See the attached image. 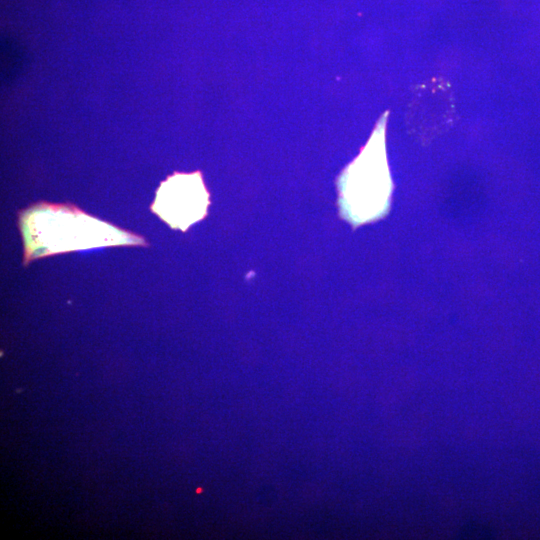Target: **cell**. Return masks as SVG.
Instances as JSON below:
<instances>
[{
	"mask_svg": "<svg viewBox=\"0 0 540 540\" xmlns=\"http://www.w3.org/2000/svg\"><path fill=\"white\" fill-rule=\"evenodd\" d=\"M25 257L30 260L72 250L70 234L79 249L101 245L134 244L141 239L86 215L75 207L42 203L21 218Z\"/></svg>",
	"mask_w": 540,
	"mask_h": 540,
	"instance_id": "obj_1",
	"label": "cell"
},
{
	"mask_svg": "<svg viewBox=\"0 0 540 540\" xmlns=\"http://www.w3.org/2000/svg\"><path fill=\"white\" fill-rule=\"evenodd\" d=\"M208 197L199 172L175 173L161 183L151 209L171 227L185 231L205 216Z\"/></svg>",
	"mask_w": 540,
	"mask_h": 540,
	"instance_id": "obj_3",
	"label": "cell"
},
{
	"mask_svg": "<svg viewBox=\"0 0 540 540\" xmlns=\"http://www.w3.org/2000/svg\"><path fill=\"white\" fill-rule=\"evenodd\" d=\"M382 136L370 141L340 181L343 214L353 223L374 219L387 207L391 183Z\"/></svg>",
	"mask_w": 540,
	"mask_h": 540,
	"instance_id": "obj_2",
	"label": "cell"
}]
</instances>
